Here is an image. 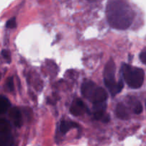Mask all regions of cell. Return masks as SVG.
Wrapping results in <instances>:
<instances>
[{"label": "cell", "mask_w": 146, "mask_h": 146, "mask_svg": "<svg viewBox=\"0 0 146 146\" xmlns=\"http://www.w3.org/2000/svg\"><path fill=\"white\" fill-rule=\"evenodd\" d=\"M106 17L108 24L116 29H127L132 24L134 12L123 1L111 0L107 4Z\"/></svg>", "instance_id": "obj_1"}, {"label": "cell", "mask_w": 146, "mask_h": 146, "mask_svg": "<svg viewBox=\"0 0 146 146\" xmlns=\"http://www.w3.org/2000/svg\"><path fill=\"white\" fill-rule=\"evenodd\" d=\"M121 71L124 80L130 88H139L143 84L145 74L141 68L124 64L121 68Z\"/></svg>", "instance_id": "obj_2"}, {"label": "cell", "mask_w": 146, "mask_h": 146, "mask_svg": "<svg viewBox=\"0 0 146 146\" xmlns=\"http://www.w3.org/2000/svg\"><path fill=\"white\" fill-rule=\"evenodd\" d=\"M115 64L112 59L109 60L107 62L104 68V79L106 88L109 90L111 95L113 96L121 92L123 88V82L119 81H115Z\"/></svg>", "instance_id": "obj_3"}, {"label": "cell", "mask_w": 146, "mask_h": 146, "mask_svg": "<svg viewBox=\"0 0 146 146\" xmlns=\"http://www.w3.org/2000/svg\"><path fill=\"white\" fill-rule=\"evenodd\" d=\"M10 124L7 121L1 119L0 122V138L1 146H11L12 136L10 131Z\"/></svg>", "instance_id": "obj_4"}, {"label": "cell", "mask_w": 146, "mask_h": 146, "mask_svg": "<svg viewBox=\"0 0 146 146\" xmlns=\"http://www.w3.org/2000/svg\"><path fill=\"white\" fill-rule=\"evenodd\" d=\"M98 87L93 81H85L81 86V93L85 98L93 102Z\"/></svg>", "instance_id": "obj_5"}, {"label": "cell", "mask_w": 146, "mask_h": 146, "mask_svg": "<svg viewBox=\"0 0 146 146\" xmlns=\"http://www.w3.org/2000/svg\"><path fill=\"white\" fill-rule=\"evenodd\" d=\"M86 111H88V110L87 109L84 102L79 98H76V100H74L72 105L71 106V108H70V112L75 116L83 115Z\"/></svg>", "instance_id": "obj_6"}, {"label": "cell", "mask_w": 146, "mask_h": 146, "mask_svg": "<svg viewBox=\"0 0 146 146\" xmlns=\"http://www.w3.org/2000/svg\"><path fill=\"white\" fill-rule=\"evenodd\" d=\"M9 117L15 126H21V123H22V121H21V113L19 108H16V107L11 108L9 111Z\"/></svg>", "instance_id": "obj_7"}, {"label": "cell", "mask_w": 146, "mask_h": 146, "mask_svg": "<svg viewBox=\"0 0 146 146\" xmlns=\"http://www.w3.org/2000/svg\"><path fill=\"white\" fill-rule=\"evenodd\" d=\"M115 113H116L117 116L121 119L127 120L129 118V112H128V108L124 104H121V103H119L117 105Z\"/></svg>", "instance_id": "obj_8"}, {"label": "cell", "mask_w": 146, "mask_h": 146, "mask_svg": "<svg viewBox=\"0 0 146 146\" xmlns=\"http://www.w3.org/2000/svg\"><path fill=\"white\" fill-rule=\"evenodd\" d=\"M78 124L72 122V121H61V124H60V131L61 132V133L65 134L71 128H78Z\"/></svg>", "instance_id": "obj_9"}, {"label": "cell", "mask_w": 146, "mask_h": 146, "mask_svg": "<svg viewBox=\"0 0 146 146\" xmlns=\"http://www.w3.org/2000/svg\"><path fill=\"white\" fill-rule=\"evenodd\" d=\"M10 106H11V104H10L9 101L6 97H1V101H0V112L1 113L3 114L7 112Z\"/></svg>", "instance_id": "obj_10"}, {"label": "cell", "mask_w": 146, "mask_h": 146, "mask_svg": "<svg viewBox=\"0 0 146 146\" xmlns=\"http://www.w3.org/2000/svg\"><path fill=\"white\" fill-rule=\"evenodd\" d=\"M131 102L133 103V111L135 114H140L142 113L143 111V106L141 105V104L140 103V101H137V100L133 99L131 101Z\"/></svg>", "instance_id": "obj_11"}, {"label": "cell", "mask_w": 146, "mask_h": 146, "mask_svg": "<svg viewBox=\"0 0 146 146\" xmlns=\"http://www.w3.org/2000/svg\"><path fill=\"white\" fill-rule=\"evenodd\" d=\"M6 85H7V88L9 89V91L12 92L14 91V80H13L12 77H10L7 79V83H6Z\"/></svg>", "instance_id": "obj_12"}, {"label": "cell", "mask_w": 146, "mask_h": 146, "mask_svg": "<svg viewBox=\"0 0 146 146\" xmlns=\"http://www.w3.org/2000/svg\"><path fill=\"white\" fill-rule=\"evenodd\" d=\"M16 27H17V22H16L15 17H14V18L9 20V21L7 22V24H6V27H7V28L14 29V28H16Z\"/></svg>", "instance_id": "obj_13"}, {"label": "cell", "mask_w": 146, "mask_h": 146, "mask_svg": "<svg viewBox=\"0 0 146 146\" xmlns=\"http://www.w3.org/2000/svg\"><path fill=\"white\" fill-rule=\"evenodd\" d=\"M1 55L3 56L4 59L8 62V64H9L11 62V55H10V53L9 52V51H7V50H3L1 51Z\"/></svg>", "instance_id": "obj_14"}, {"label": "cell", "mask_w": 146, "mask_h": 146, "mask_svg": "<svg viewBox=\"0 0 146 146\" xmlns=\"http://www.w3.org/2000/svg\"><path fill=\"white\" fill-rule=\"evenodd\" d=\"M140 59L144 64H146V51L140 54Z\"/></svg>", "instance_id": "obj_15"}, {"label": "cell", "mask_w": 146, "mask_h": 146, "mask_svg": "<svg viewBox=\"0 0 146 146\" xmlns=\"http://www.w3.org/2000/svg\"><path fill=\"white\" fill-rule=\"evenodd\" d=\"M145 106H146V103H145Z\"/></svg>", "instance_id": "obj_16"}]
</instances>
